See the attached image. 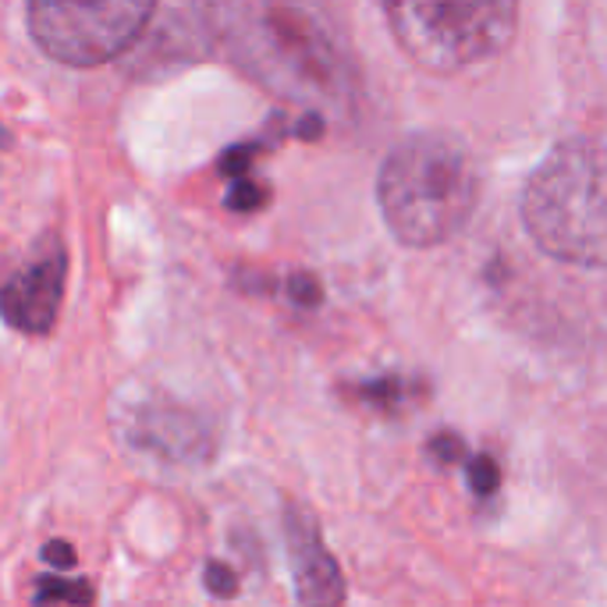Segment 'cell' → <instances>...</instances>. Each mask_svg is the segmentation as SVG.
<instances>
[{
    "instance_id": "obj_13",
    "label": "cell",
    "mask_w": 607,
    "mask_h": 607,
    "mask_svg": "<svg viewBox=\"0 0 607 607\" xmlns=\"http://www.w3.org/2000/svg\"><path fill=\"white\" fill-rule=\"evenodd\" d=\"M292 299L302 302V306H316V302H320V284H316V277L295 274L292 277Z\"/></svg>"
},
{
    "instance_id": "obj_6",
    "label": "cell",
    "mask_w": 607,
    "mask_h": 607,
    "mask_svg": "<svg viewBox=\"0 0 607 607\" xmlns=\"http://www.w3.org/2000/svg\"><path fill=\"white\" fill-rule=\"evenodd\" d=\"M114 426L124 448L160 466H195L210 458L206 423L156 391L124 395L114 408Z\"/></svg>"
},
{
    "instance_id": "obj_2",
    "label": "cell",
    "mask_w": 607,
    "mask_h": 607,
    "mask_svg": "<svg viewBox=\"0 0 607 607\" xmlns=\"http://www.w3.org/2000/svg\"><path fill=\"white\" fill-rule=\"evenodd\" d=\"M377 200L395 239L413 249L452 242L479 200V168L462 139L419 132L387 153Z\"/></svg>"
},
{
    "instance_id": "obj_11",
    "label": "cell",
    "mask_w": 607,
    "mask_h": 607,
    "mask_svg": "<svg viewBox=\"0 0 607 607\" xmlns=\"http://www.w3.org/2000/svg\"><path fill=\"white\" fill-rule=\"evenodd\" d=\"M497 479H502V473H497V462L490 455H476L473 466H469V487L479 497H490L497 490Z\"/></svg>"
},
{
    "instance_id": "obj_14",
    "label": "cell",
    "mask_w": 607,
    "mask_h": 607,
    "mask_svg": "<svg viewBox=\"0 0 607 607\" xmlns=\"http://www.w3.org/2000/svg\"><path fill=\"white\" fill-rule=\"evenodd\" d=\"M43 558H47L50 565H58V568H71V565H75V547L64 544V540H50V544L43 547Z\"/></svg>"
},
{
    "instance_id": "obj_4",
    "label": "cell",
    "mask_w": 607,
    "mask_h": 607,
    "mask_svg": "<svg viewBox=\"0 0 607 607\" xmlns=\"http://www.w3.org/2000/svg\"><path fill=\"white\" fill-rule=\"evenodd\" d=\"M408 61L437 75L497 58L519 29V0H381Z\"/></svg>"
},
{
    "instance_id": "obj_9",
    "label": "cell",
    "mask_w": 607,
    "mask_h": 607,
    "mask_svg": "<svg viewBox=\"0 0 607 607\" xmlns=\"http://www.w3.org/2000/svg\"><path fill=\"white\" fill-rule=\"evenodd\" d=\"M58 600H68V604H89L93 600V586L85 579H40L36 586V604H58Z\"/></svg>"
},
{
    "instance_id": "obj_7",
    "label": "cell",
    "mask_w": 607,
    "mask_h": 607,
    "mask_svg": "<svg viewBox=\"0 0 607 607\" xmlns=\"http://www.w3.org/2000/svg\"><path fill=\"white\" fill-rule=\"evenodd\" d=\"M64 274H68V260L61 249H53L50 256L29 263L22 274H14L4 289H0V316H4L14 331L47 334L61 313Z\"/></svg>"
},
{
    "instance_id": "obj_10",
    "label": "cell",
    "mask_w": 607,
    "mask_h": 607,
    "mask_svg": "<svg viewBox=\"0 0 607 607\" xmlns=\"http://www.w3.org/2000/svg\"><path fill=\"white\" fill-rule=\"evenodd\" d=\"M263 200H266V192H263V189H256L253 182H249L245 174L231 178V192H227V206H231V210L253 213L256 206H263Z\"/></svg>"
},
{
    "instance_id": "obj_1",
    "label": "cell",
    "mask_w": 607,
    "mask_h": 607,
    "mask_svg": "<svg viewBox=\"0 0 607 607\" xmlns=\"http://www.w3.org/2000/svg\"><path fill=\"white\" fill-rule=\"evenodd\" d=\"M210 29L245 79L316 114L348 118L360 75L320 0H210Z\"/></svg>"
},
{
    "instance_id": "obj_15",
    "label": "cell",
    "mask_w": 607,
    "mask_h": 607,
    "mask_svg": "<svg viewBox=\"0 0 607 607\" xmlns=\"http://www.w3.org/2000/svg\"><path fill=\"white\" fill-rule=\"evenodd\" d=\"M431 452H434L441 462H455V458H462V444H458L452 434H441V437H434Z\"/></svg>"
},
{
    "instance_id": "obj_8",
    "label": "cell",
    "mask_w": 607,
    "mask_h": 607,
    "mask_svg": "<svg viewBox=\"0 0 607 607\" xmlns=\"http://www.w3.org/2000/svg\"><path fill=\"white\" fill-rule=\"evenodd\" d=\"M284 537H289V550H292L299 604H342L345 600L342 573H337V562L327 555L324 537H320V529L306 508L299 505L284 508Z\"/></svg>"
},
{
    "instance_id": "obj_3",
    "label": "cell",
    "mask_w": 607,
    "mask_h": 607,
    "mask_svg": "<svg viewBox=\"0 0 607 607\" xmlns=\"http://www.w3.org/2000/svg\"><path fill=\"white\" fill-rule=\"evenodd\" d=\"M523 221L547 256L600 271L607 260L604 156L594 139H568L533 171Z\"/></svg>"
},
{
    "instance_id": "obj_12",
    "label": "cell",
    "mask_w": 607,
    "mask_h": 607,
    "mask_svg": "<svg viewBox=\"0 0 607 607\" xmlns=\"http://www.w3.org/2000/svg\"><path fill=\"white\" fill-rule=\"evenodd\" d=\"M206 590H210V594H217V597H235L239 579H235V573H231L227 565L210 562V565H206Z\"/></svg>"
},
{
    "instance_id": "obj_5",
    "label": "cell",
    "mask_w": 607,
    "mask_h": 607,
    "mask_svg": "<svg viewBox=\"0 0 607 607\" xmlns=\"http://www.w3.org/2000/svg\"><path fill=\"white\" fill-rule=\"evenodd\" d=\"M153 8L156 0H29V32L47 58L97 68L139 40Z\"/></svg>"
}]
</instances>
